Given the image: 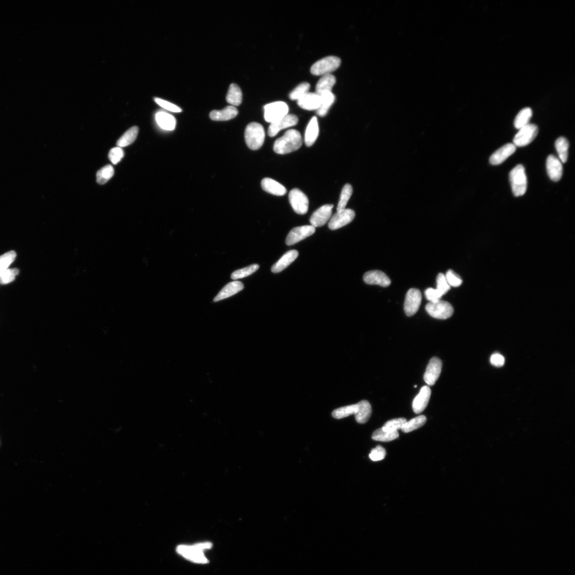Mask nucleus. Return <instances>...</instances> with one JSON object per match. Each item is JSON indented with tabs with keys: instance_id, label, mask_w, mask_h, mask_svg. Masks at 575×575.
<instances>
[{
	"instance_id": "obj_1",
	"label": "nucleus",
	"mask_w": 575,
	"mask_h": 575,
	"mask_svg": "<svg viewBox=\"0 0 575 575\" xmlns=\"http://www.w3.org/2000/svg\"><path fill=\"white\" fill-rule=\"evenodd\" d=\"M213 546L209 542L197 543L193 545H179L176 548V552L185 559L192 562L199 564H207L209 562L204 551L209 550Z\"/></svg>"
},
{
	"instance_id": "obj_2",
	"label": "nucleus",
	"mask_w": 575,
	"mask_h": 575,
	"mask_svg": "<svg viewBox=\"0 0 575 575\" xmlns=\"http://www.w3.org/2000/svg\"><path fill=\"white\" fill-rule=\"evenodd\" d=\"M302 142L301 134L296 130L291 129L276 141L273 150L280 154L289 153L298 150L301 147Z\"/></svg>"
},
{
	"instance_id": "obj_3",
	"label": "nucleus",
	"mask_w": 575,
	"mask_h": 575,
	"mask_svg": "<svg viewBox=\"0 0 575 575\" xmlns=\"http://www.w3.org/2000/svg\"><path fill=\"white\" fill-rule=\"evenodd\" d=\"M265 137L263 126L256 122L249 124L246 128L245 138L246 144L252 150H258L262 147Z\"/></svg>"
},
{
	"instance_id": "obj_4",
	"label": "nucleus",
	"mask_w": 575,
	"mask_h": 575,
	"mask_svg": "<svg viewBox=\"0 0 575 575\" xmlns=\"http://www.w3.org/2000/svg\"><path fill=\"white\" fill-rule=\"evenodd\" d=\"M512 193L515 197L522 196L526 192L527 178L524 167L518 165L513 168L509 174Z\"/></svg>"
},
{
	"instance_id": "obj_5",
	"label": "nucleus",
	"mask_w": 575,
	"mask_h": 575,
	"mask_svg": "<svg viewBox=\"0 0 575 575\" xmlns=\"http://www.w3.org/2000/svg\"><path fill=\"white\" fill-rule=\"evenodd\" d=\"M341 64V60L335 56H329L319 60L313 65L311 73L316 76L330 74L338 69Z\"/></svg>"
},
{
	"instance_id": "obj_6",
	"label": "nucleus",
	"mask_w": 575,
	"mask_h": 575,
	"mask_svg": "<svg viewBox=\"0 0 575 575\" xmlns=\"http://www.w3.org/2000/svg\"><path fill=\"white\" fill-rule=\"evenodd\" d=\"M264 118L270 123L276 122L288 114L289 107L286 103L283 101H276L265 105Z\"/></svg>"
},
{
	"instance_id": "obj_7",
	"label": "nucleus",
	"mask_w": 575,
	"mask_h": 575,
	"mask_svg": "<svg viewBox=\"0 0 575 575\" xmlns=\"http://www.w3.org/2000/svg\"><path fill=\"white\" fill-rule=\"evenodd\" d=\"M425 308L429 314L437 319H448L454 313V308L452 305L441 299L435 303H428Z\"/></svg>"
},
{
	"instance_id": "obj_8",
	"label": "nucleus",
	"mask_w": 575,
	"mask_h": 575,
	"mask_svg": "<svg viewBox=\"0 0 575 575\" xmlns=\"http://www.w3.org/2000/svg\"><path fill=\"white\" fill-rule=\"evenodd\" d=\"M538 132L537 126L533 124H528L519 129L515 135L513 142L516 147H525L533 142Z\"/></svg>"
},
{
	"instance_id": "obj_9",
	"label": "nucleus",
	"mask_w": 575,
	"mask_h": 575,
	"mask_svg": "<svg viewBox=\"0 0 575 575\" xmlns=\"http://www.w3.org/2000/svg\"><path fill=\"white\" fill-rule=\"evenodd\" d=\"M289 199L291 207L297 214L303 215L308 212L309 201L307 197L298 188H294L290 191Z\"/></svg>"
},
{
	"instance_id": "obj_10",
	"label": "nucleus",
	"mask_w": 575,
	"mask_h": 575,
	"mask_svg": "<svg viewBox=\"0 0 575 575\" xmlns=\"http://www.w3.org/2000/svg\"><path fill=\"white\" fill-rule=\"evenodd\" d=\"M422 301L421 292L416 288L410 289L406 295L405 311L408 316L414 315L419 310Z\"/></svg>"
},
{
	"instance_id": "obj_11",
	"label": "nucleus",
	"mask_w": 575,
	"mask_h": 575,
	"mask_svg": "<svg viewBox=\"0 0 575 575\" xmlns=\"http://www.w3.org/2000/svg\"><path fill=\"white\" fill-rule=\"evenodd\" d=\"M355 212L351 209H345L337 213L330 220L329 228L335 230L349 224L354 219Z\"/></svg>"
},
{
	"instance_id": "obj_12",
	"label": "nucleus",
	"mask_w": 575,
	"mask_h": 575,
	"mask_svg": "<svg viewBox=\"0 0 575 575\" xmlns=\"http://www.w3.org/2000/svg\"><path fill=\"white\" fill-rule=\"evenodd\" d=\"M442 365V361L439 357H433L431 358L424 376L426 384L430 386L435 384L441 375Z\"/></svg>"
},
{
	"instance_id": "obj_13",
	"label": "nucleus",
	"mask_w": 575,
	"mask_h": 575,
	"mask_svg": "<svg viewBox=\"0 0 575 575\" xmlns=\"http://www.w3.org/2000/svg\"><path fill=\"white\" fill-rule=\"evenodd\" d=\"M315 228L312 226H304L292 229L286 238V244L292 246L302 241L315 233Z\"/></svg>"
},
{
	"instance_id": "obj_14",
	"label": "nucleus",
	"mask_w": 575,
	"mask_h": 575,
	"mask_svg": "<svg viewBox=\"0 0 575 575\" xmlns=\"http://www.w3.org/2000/svg\"><path fill=\"white\" fill-rule=\"evenodd\" d=\"M333 208V205L327 204L316 210L310 219L311 226L317 228L325 225L332 217Z\"/></svg>"
},
{
	"instance_id": "obj_15",
	"label": "nucleus",
	"mask_w": 575,
	"mask_h": 575,
	"mask_svg": "<svg viewBox=\"0 0 575 575\" xmlns=\"http://www.w3.org/2000/svg\"><path fill=\"white\" fill-rule=\"evenodd\" d=\"M298 122V118L296 115L288 114L279 121L270 124L268 129V135L270 137L275 136L280 131L295 126Z\"/></svg>"
},
{
	"instance_id": "obj_16",
	"label": "nucleus",
	"mask_w": 575,
	"mask_h": 575,
	"mask_svg": "<svg viewBox=\"0 0 575 575\" xmlns=\"http://www.w3.org/2000/svg\"><path fill=\"white\" fill-rule=\"evenodd\" d=\"M546 169L549 177L553 181H559L561 178L563 174L562 162L553 154L548 156L547 158Z\"/></svg>"
},
{
	"instance_id": "obj_17",
	"label": "nucleus",
	"mask_w": 575,
	"mask_h": 575,
	"mask_svg": "<svg viewBox=\"0 0 575 575\" xmlns=\"http://www.w3.org/2000/svg\"><path fill=\"white\" fill-rule=\"evenodd\" d=\"M363 280L367 285H378L383 287H388L391 284L389 277L385 273L378 270L366 272L363 276Z\"/></svg>"
},
{
	"instance_id": "obj_18",
	"label": "nucleus",
	"mask_w": 575,
	"mask_h": 575,
	"mask_svg": "<svg viewBox=\"0 0 575 575\" xmlns=\"http://www.w3.org/2000/svg\"><path fill=\"white\" fill-rule=\"evenodd\" d=\"M431 394V390L429 386H424L420 390L419 394L415 398L413 403V408L415 414H419L423 413L428 405Z\"/></svg>"
},
{
	"instance_id": "obj_19",
	"label": "nucleus",
	"mask_w": 575,
	"mask_h": 575,
	"mask_svg": "<svg viewBox=\"0 0 575 575\" xmlns=\"http://www.w3.org/2000/svg\"><path fill=\"white\" fill-rule=\"evenodd\" d=\"M516 146L512 143L504 145L501 148L493 153L490 158L491 164L492 165H498L502 164L516 151Z\"/></svg>"
},
{
	"instance_id": "obj_20",
	"label": "nucleus",
	"mask_w": 575,
	"mask_h": 575,
	"mask_svg": "<svg viewBox=\"0 0 575 575\" xmlns=\"http://www.w3.org/2000/svg\"><path fill=\"white\" fill-rule=\"evenodd\" d=\"M297 102L298 106L305 110H317L320 106L321 98L316 92H308Z\"/></svg>"
},
{
	"instance_id": "obj_21",
	"label": "nucleus",
	"mask_w": 575,
	"mask_h": 575,
	"mask_svg": "<svg viewBox=\"0 0 575 575\" xmlns=\"http://www.w3.org/2000/svg\"><path fill=\"white\" fill-rule=\"evenodd\" d=\"M244 288V286L242 282L238 281L231 282L220 291L214 298V302H218L233 296L243 290Z\"/></svg>"
},
{
	"instance_id": "obj_22",
	"label": "nucleus",
	"mask_w": 575,
	"mask_h": 575,
	"mask_svg": "<svg viewBox=\"0 0 575 575\" xmlns=\"http://www.w3.org/2000/svg\"><path fill=\"white\" fill-rule=\"evenodd\" d=\"M261 185L263 189L275 196H284L287 193L286 188L278 182L271 178L263 179Z\"/></svg>"
},
{
	"instance_id": "obj_23",
	"label": "nucleus",
	"mask_w": 575,
	"mask_h": 575,
	"mask_svg": "<svg viewBox=\"0 0 575 575\" xmlns=\"http://www.w3.org/2000/svg\"><path fill=\"white\" fill-rule=\"evenodd\" d=\"M298 252L296 250L288 251L281 257V258L272 267L273 273H279L286 269L297 258Z\"/></svg>"
},
{
	"instance_id": "obj_24",
	"label": "nucleus",
	"mask_w": 575,
	"mask_h": 575,
	"mask_svg": "<svg viewBox=\"0 0 575 575\" xmlns=\"http://www.w3.org/2000/svg\"><path fill=\"white\" fill-rule=\"evenodd\" d=\"M319 128L316 117L314 116L309 122L305 134V143L307 147H311L318 138Z\"/></svg>"
},
{
	"instance_id": "obj_25",
	"label": "nucleus",
	"mask_w": 575,
	"mask_h": 575,
	"mask_svg": "<svg viewBox=\"0 0 575 575\" xmlns=\"http://www.w3.org/2000/svg\"><path fill=\"white\" fill-rule=\"evenodd\" d=\"M238 114L237 109L232 106L226 107L220 110H213L210 113V118L216 121H226L233 119Z\"/></svg>"
},
{
	"instance_id": "obj_26",
	"label": "nucleus",
	"mask_w": 575,
	"mask_h": 575,
	"mask_svg": "<svg viewBox=\"0 0 575 575\" xmlns=\"http://www.w3.org/2000/svg\"><path fill=\"white\" fill-rule=\"evenodd\" d=\"M357 410L355 414L357 423L364 424L368 422L372 414V408L370 403L363 400L357 403Z\"/></svg>"
},
{
	"instance_id": "obj_27",
	"label": "nucleus",
	"mask_w": 575,
	"mask_h": 575,
	"mask_svg": "<svg viewBox=\"0 0 575 575\" xmlns=\"http://www.w3.org/2000/svg\"><path fill=\"white\" fill-rule=\"evenodd\" d=\"M156 120L162 129L166 131H173L175 129L176 122L172 115L164 111H160L156 115Z\"/></svg>"
},
{
	"instance_id": "obj_28",
	"label": "nucleus",
	"mask_w": 575,
	"mask_h": 575,
	"mask_svg": "<svg viewBox=\"0 0 575 575\" xmlns=\"http://www.w3.org/2000/svg\"><path fill=\"white\" fill-rule=\"evenodd\" d=\"M336 82V77L331 74L322 76L316 84V93L320 95L325 92H332Z\"/></svg>"
},
{
	"instance_id": "obj_29",
	"label": "nucleus",
	"mask_w": 575,
	"mask_h": 575,
	"mask_svg": "<svg viewBox=\"0 0 575 575\" xmlns=\"http://www.w3.org/2000/svg\"><path fill=\"white\" fill-rule=\"evenodd\" d=\"M321 98V105L317 111V114L319 116L323 117L327 114L328 111L333 105L335 96L332 92H325L320 95Z\"/></svg>"
},
{
	"instance_id": "obj_30",
	"label": "nucleus",
	"mask_w": 575,
	"mask_h": 575,
	"mask_svg": "<svg viewBox=\"0 0 575 575\" xmlns=\"http://www.w3.org/2000/svg\"><path fill=\"white\" fill-rule=\"evenodd\" d=\"M227 101L232 106H238L242 104L243 93L241 89L236 84L230 85L227 96Z\"/></svg>"
},
{
	"instance_id": "obj_31",
	"label": "nucleus",
	"mask_w": 575,
	"mask_h": 575,
	"mask_svg": "<svg viewBox=\"0 0 575 575\" xmlns=\"http://www.w3.org/2000/svg\"><path fill=\"white\" fill-rule=\"evenodd\" d=\"M139 127L133 126L128 130L117 142L119 147H125L129 145L136 140L139 133Z\"/></svg>"
},
{
	"instance_id": "obj_32",
	"label": "nucleus",
	"mask_w": 575,
	"mask_h": 575,
	"mask_svg": "<svg viewBox=\"0 0 575 575\" xmlns=\"http://www.w3.org/2000/svg\"><path fill=\"white\" fill-rule=\"evenodd\" d=\"M427 422V418L424 415L420 416L407 422L403 425L401 430L405 433L413 432L422 427Z\"/></svg>"
},
{
	"instance_id": "obj_33",
	"label": "nucleus",
	"mask_w": 575,
	"mask_h": 575,
	"mask_svg": "<svg viewBox=\"0 0 575 575\" xmlns=\"http://www.w3.org/2000/svg\"><path fill=\"white\" fill-rule=\"evenodd\" d=\"M569 145L568 140L562 136L560 137L555 141V148L558 153L559 159L562 163L567 161Z\"/></svg>"
},
{
	"instance_id": "obj_34",
	"label": "nucleus",
	"mask_w": 575,
	"mask_h": 575,
	"mask_svg": "<svg viewBox=\"0 0 575 575\" xmlns=\"http://www.w3.org/2000/svg\"><path fill=\"white\" fill-rule=\"evenodd\" d=\"M532 115H533V112H532V110L530 108H525L522 109L514 119V125L515 127L519 130L523 126L528 125Z\"/></svg>"
},
{
	"instance_id": "obj_35",
	"label": "nucleus",
	"mask_w": 575,
	"mask_h": 575,
	"mask_svg": "<svg viewBox=\"0 0 575 575\" xmlns=\"http://www.w3.org/2000/svg\"><path fill=\"white\" fill-rule=\"evenodd\" d=\"M399 434L398 432H386L382 430V428L377 429L375 431L372 435V439L378 442H389L399 438Z\"/></svg>"
},
{
	"instance_id": "obj_36",
	"label": "nucleus",
	"mask_w": 575,
	"mask_h": 575,
	"mask_svg": "<svg viewBox=\"0 0 575 575\" xmlns=\"http://www.w3.org/2000/svg\"><path fill=\"white\" fill-rule=\"evenodd\" d=\"M352 194L353 187L350 184H346L343 187L337 208V212H340L346 209V205Z\"/></svg>"
},
{
	"instance_id": "obj_37",
	"label": "nucleus",
	"mask_w": 575,
	"mask_h": 575,
	"mask_svg": "<svg viewBox=\"0 0 575 575\" xmlns=\"http://www.w3.org/2000/svg\"><path fill=\"white\" fill-rule=\"evenodd\" d=\"M114 169L110 165L103 167L98 171L97 173V182L99 184H104L113 176Z\"/></svg>"
},
{
	"instance_id": "obj_38",
	"label": "nucleus",
	"mask_w": 575,
	"mask_h": 575,
	"mask_svg": "<svg viewBox=\"0 0 575 575\" xmlns=\"http://www.w3.org/2000/svg\"><path fill=\"white\" fill-rule=\"evenodd\" d=\"M357 410V405H353L341 407L334 410L332 416L334 418L341 419L351 415H355Z\"/></svg>"
},
{
	"instance_id": "obj_39",
	"label": "nucleus",
	"mask_w": 575,
	"mask_h": 575,
	"mask_svg": "<svg viewBox=\"0 0 575 575\" xmlns=\"http://www.w3.org/2000/svg\"><path fill=\"white\" fill-rule=\"evenodd\" d=\"M260 266L258 264H255L245 268L238 270L232 273L231 276V279L238 280L250 276L256 271L258 270Z\"/></svg>"
},
{
	"instance_id": "obj_40",
	"label": "nucleus",
	"mask_w": 575,
	"mask_h": 575,
	"mask_svg": "<svg viewBox=\"0 0 575 575\" xmlns=\"http://www.w3.org/2000/svg\"><path fill=\"white\" fill-rule=\"evenodd\" d=\"M15 251L8 252L0 256V276L5 273L14 262L16 257Z\"/></svg>"
},
{
	"instance_id": "obj_41",
	"label": "nucleus",
	"mask_w": 575,
	"mask_h": 575,
	"mask_svg": "<svg viewBox=\"0 0 575 575\" xmlns=\"http://www.w3.org/2000/svg\"><path fill=\"white\" fill-rule=\"evenodd\" d=\"M407 422V419L403 418L392 419L385 423L381 428L386 432H397L398 430H401L403 425Z\"/></svg>"
},
{
	"instance_id": "obj_42",
	"label": "nucleus",
	"mask_w": 575,
	"mask_h": 575,
	"mask_svg": "<svg viewBox=\"0 0 575 575\" xmlns=\"http://www.w3.org/2000/svg\"><path fill=\"white\" fill-rule=\"evenodd\" d=\"M310 89V84L307 82H303L299 84L297 87L290 93L289 97L291 100L298 101L309 92Z\"/></svg>"
},
{
	"instance_id": "obj_43",
	"label": "nucleus",
	"mask_w": 575,
	"mask_h": 575,
	"mask_svg": "<svg viewBox=\"0 0 575 575\" xmlns=\"http://www.w3.org/2000/svg\"><path fill=\"white\" fill-rule=\"evenodd\" d=\"M436 282L437 287L436 289L442 297L447 293L451 289V287L446 281L445 275L443 273H439V275L437 276Z\"/></svg>"
},
{
	"instance_id": "obj_44",
	"label": "nucleus",
	"mask_w": 575,
	"mask_h": 575,
	"mask_svg": "<svg viewBox=\"0 0 575 575\" xmlns=\"http://www.w3.org/2000/svg\"><path fill=\"white\" fill-rule=\"evenodd\" d=\"M20 271L17 269H8L0 276V284L7 285L14 281Z\"/></svg>"
},
{
	"instance_id": "obj_45",
	"label": "nucleus",
	"mask_w": 575,
	"mask_h": 575,
	"mask_svg": "<svg viewBox=\"0 0 575 575\" xmlns=\"http://www.w3.org/2000/svg\"><path fill=\"white\" fill-rule=\"evenodd\" d=\"M446 281L450 287H458L462 284V280L457 273L450 270L445 275Z\"/></svg>"
},
{
	"instance_id": "obj_46",
	"label": "nucleus",
	"mask_w": 575,
	"mask_h": 575,
	"mask_svg": "<svg viewBox=\"0 0 575 575\" xmlns=\"http://www.w3.org/2000/svg\"><path fill=\"white\" fill-rule=\"evenodd\" d=\"M124 156V151L121 147L111 149L108 154V157L113 164L116 165L122 159Z\"/></svg>"
},
{
	"instance_id": "obj_47",
	"label": "nucleus",
	"mask_w": 575,
	"mask_h": 575,
	"mask_svg": "<svg viewBox=\"0 0 575 575\" xmlns=\"http://www.w3.org/2000/svg\"><path fill=\"white\" fill-rule=\"evenodd\" d=\"M386 455L385 449L381 446L379 445L372 450L370 454H369V458L373 461H378L384 459Z\"/></svg>"
},
{
	"instance_id": "obj_48",
	"label": "nucleus",
	"mask_w": 575,
	"mask_h": 575,
	"mask_svg": "<svg viewBox=\"0 0 575 575\" xmlns=\"http://www.w3.org/2000/svg\"><path fill=\"white\" fill-rule=\"evenodd\" d=\"M155 101L158 105L162 108L171 111L173 113H180L181 112L182 109L176 105L171 104V103L159 98H156Z\"/></svg>"
},
{
	"instance_id": "obj_49",
	"label": "nucleus",
	"mask_w": 575,
	"mask_h": 575,
	"mask_svg": "<svg viewBox=\"0 0 575 575\" xmlns=\"http://www.w3.org/2000/svg\"><path fill=\"white\" fill-rule=\"evenodd\" d=\"M425 294L427 299L431 303H435L439 301L442 298L439 292H438L436 289L432 288L427 289Z\"/></svg>"
},
{
	"instance_id": "obj_50",
	"label": "nucleus",
	"mask_w": 575,
	"mask_h": 575,
	"mask_svg": "<svg viewBox=\"0 0 575 575\" xmlns=\"http://www.w3.org/2000/svg\"><path fill=\"white\" fill-rule=\"evenodd\" d=\"M490 362L495 366L501 367L504 364L505 358L501 354L495 353L491 356Z\"/></svg>"
},
{
	"instance_id": "obj_51",
	"label": "nucleus",
	"mask_w": 575,
	"mask_h": 575,
	"mask_svg": "<svg viewBox=\"0 0 575 575\" xmlns=\"http://www.w3.org/2000/svg\"><path fill=\"white\" fill-rule=\"evenodd\" d=\"M417 385H416V386H415V388H417Z\"/></svg>"
}]
</instances>
